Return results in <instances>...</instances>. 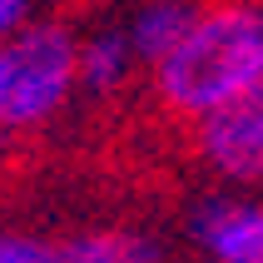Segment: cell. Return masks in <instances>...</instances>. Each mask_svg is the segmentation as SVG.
Returning <instances> with one entry per match:
<instances>
[{
	"instance_id": "6da1fadb",
	"label": "cell",
	"mask_w": 263,
	"mask_h": 263,
	"mask_svg": "<svg viewBox=\"0 0 263 263\" xmlns=\"http://www.w3.org/2000/svg\"><path fill=\"white\" fill-rule=\"evenodd\" d=\"M154 89L164 109L184 119L263 95V0L204 5L184 40L154 65Z\"/></svg>"
},
{
	"instance_id": "7a4b0ae2",
	"label": "cell",
	"mask_w": 263,
	"mask_h": 263,
	"mask_svg": "<svg viewBox=\"0 0 263 263\" xmlns=\"http://www.w3.org/2000/svg\"><path fill=\"white\" fill-rule=\"evenodd\" d=\"M80 89V40L60 20H25L0 35V134L40 129Z\"/></svg>"
},
{
	"instance_id": "3957f363",
	"label": "cell",
	"mask_w": 263,
	"mask_h": 263,
	"mask_svg": "<svg viewBox=\"0 0 263 263\" xmlns=\"http://www.w3.org/2000/svg\"><path fill=\"white\" fill-rule=\"evenodd\" d=\"M199 159L229 184H263V95L219 104L194 119Z\"/></svg>"
},
{
	"instance_id": "277c9868",
	"label": "cell",
	"mask_w": 263,
	"mask_h": 263,
	"mask_svg": "<svg viewBox=\"0 0 263 263\" xmlns=\"http://www.w3.org/2000/svg\"><path fill=\"white\" fill-rule=\"evenodd\" d=\"M189 234L209 263H263V204L214 194L194 209Z\"/></svg>"
},
{
	"instance_id": "5b68a950",
	"label": "cell",
	"mask_w": 263,
	"mask_h": 263,
	"mask_svg": "<svg viewBox=\"0 0 263 263\" xmlns=\"http://www.w3.org/2000/svg\"><path fill=\"white\" fill-rule=\"evenodd\" d=\"M194 15H199V5H189V0H144V5L134 10L124 35H129L134 55L144 60V65H159V60L184 40V30L194 25Z\"/></svg>"
},
{
	"instance_id": "8992f818",
	"label": "cell",
	"mask_w": 263,
	"mask_h": 263,
	"mask_svg": "<svg viewBox=\"0 0 263 263\" xmlns=\"http://www.w3.org/2000/svg\"><path fill=\"white\" fill-rule=\"evenodd\" d=\"M134 45L124 30H95L89 40H80V89L89 95H115L134 74Z\"/></svg>"
},
{
	"instance_id": "52a82bcc",
	"label": "cell",
	"mask_w": 263,
	"mask_h": 263,
	"mask_svg": "<svg viewBox=\"0 0 263 263\" xmlns=\"http://www.w3.org/2000/svg\"><path fill=\"white\" fill-rule=\"evenodd\" d=\"M65 263H164L159 243L134 229H95L65 243Z\"/></svg>"
},
{
	"instance_id": "ba28073f",
	"label": "cell",
	"mask_w": 263,
	"mask_h": 263,
	"mask_svg": "<svg viewBox=\"0 0 263 263\" xmlns=\"http://www.w3.org/2000/svg\"><path fill=\"white\" fill-rule=\"evenodd\" d=\"M0 263H65V249L20 229H0Z\"/></svg>"
},
{
	"instance_id": "9c48e42d",
	"label": "cell",
	"mask_w": 263,
	"mask_h": 263,
	"mask_svg": "<svg viewBox=\"0 0 263 263\" xmlns=\"http://www.w3.org/2000/svg\"><path fill=\"white\" fill-rule=\"evenodd\" d=\"M30 15H35V0H0V35L20 30Z\"/></svg>"
},
{
	"instance_id": "30bf717a",
	"label": "cell",
	"mask_w": 263,
	"mask_h": 263,
	"mask_svg": "<svg viewBox=\"0 0 263 263\" xmlns=\"http://www.w3.org/2000/svg\"><path fill=\"white\" fill-rule=\"evenodd\" d=\"M0 139H5V134H0Z\"/></svg>"
}]
</instances>
